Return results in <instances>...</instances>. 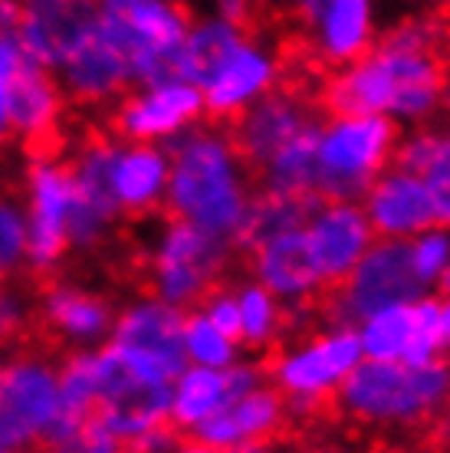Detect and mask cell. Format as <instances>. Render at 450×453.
<instances>
[{"mask_svg":"<svg viewBox=\"0 0 450 453\" xmlns=\"http://www.w3.org/2000/svg\"><path fill=\"white\" fill-rule=\"evenodd\" d=\"M447 391L450 355H440L421 368L369 358L332 388L336 431H405L421 437L444 404Z\"/></svg>","mask_w":450,"mask_h":453,"instance_id":"obj_1","label":"cell"},{"mask_svg":"<svg viewBox=\"0 0 450 453\" xmlns=\"http://www.w3.org/2000/svg\"><path fill=\"white\" fill-rule=\"evenodd\" d=\"M250 188L240 178L224 142L204 125L191 128L171 155L165 207L207 234L230 240L244 220Z\"/></svg>","mask_w":450,"mask_h":453,"instance_id":"obj_2","label":"cell"},{"mask_svg":"<svg viewBox=\"0 0 450 453\" xmlns=\"http://www.w3.org/2000/svg\"><path fill=\"white\" fill-rule=\"evenodd\" d=\"M398 122L384 115H359L329 122L319 138V197L326 204H352L365 197L401 142Z\"/></svg>","mask_w":450,"mask_h":453,"instance_id":"obj_3","label":"cell"},{"mask_svg":"<svg viewBox=\"0 0 450 453\" xmlns=\"http://www.w3.org/2000/svg\"><path fill=\"white\" fill-rule=\"evenodd\" d=\"M125 355L142 378L171 385L184 374L188 349H184V316L165 303H142L125 309L109 339Z\"/></svg>","mask_w":450,"mask_h":453,"instance_id":"obj_4","label":"cell"},{"mask_svg":"<svg viewBox=\"0 0 450 453\" xmlns=\"http://www.w3.org/2000/svg\"><path fill=\"white\" fill-rule=\"evenodd\" d=\"M63 73L66 76L59 82V89L79 119H96L138 89L128 59L102 34V27L63 63Z\"/></svg>","mask_w":450,"mask_h":453,"instance_id":"obj_5","label":"cell"},{"mask_svg":"<svg viewBox=\"0 0 450 453\" xmlns=\"http://www.w3.org/2000/svg\"><path fill=\"white\" fill-rule=\"evenodd\" d=\"M23 57L40 66H63L99 30V0H17Z\"/></svg>","mask_w":450,"mask_h":453,"instance_id":"obj_6","label":"cell"},{"mask_svg":"<svg viewBox=\"0 0 450 453\" xmlns=\"http://www.w3.org/2000/svg\"><path fill=\"white\" fill-rule=\"evenodd\" d=\"M204 112V99L194 86H161L148 96H125L112 109L96 115L92 122L112 138L115 145H148L158 135H171L188 122H198Z\"/></svg>","mask_w":450,"mask_h":453,"instance_id":"obj_7","label":"cell"},{"mask_svg":"<svg viewBox=\"0 0 450 453\" xmlns=\"http://www.w3.org/2000/svg\"><path fill=\"white\" fill-rule=\"evenodd\" d=\"M57 414V374L43 362L0 368V447L17 450L36 441Z\"/></svg>","mask_w":450,"mask_h":453,"instance_id":"obj_8","label":"cell"},{"mask_svg":"<svg viewBox=\"0 0 450 453\" xmlns=\"http://www.w3.org/2000/svg\"><path fill=\"white\" fill-rule=\"evenodd\" d=\"M375 240L365 211L355 204H326L306 226V247L322 286H338Z\"/></svg>","mask_w":450,"mask_h":453,"instance_id":"obj_9","label":"cell"},{"mask_svg":"<svg viewBox=\"0 0 450 453\" xmlns=\"http://www.w3.org/2000/svg\"><path fill=\"white\" fill-rule=\"evenodd\" d=\"M365 217L375 240H401L405 234L444 226L424 181L398 171H384L365 191Z\"/></svg>","mask_w":450,"mask_h":453,"instance_id":"obj_10","label":"cell"},{"mask_svg":"<svg viewBox=\"0 0 450 453\" xmlns=\"http://www.w3.org/2000/svg\"><path fill=\"white\" fill-rule=\"evenodd\" d=\"M247 276L257 280L263 289H270L280 303L286 299L290 306L303 303L306 296H313L322 286L306 247V230H293L263 243L247 260Z\"/></svg>","mask_w":450,"mask_h":453,"instance_id":"obj_11","label":"cell"},{"mask_svg":"<svg viewBox=\"0 0 450 453\" xmlns=\"http://www.w3.org/2000/svg\"><path fill=\"white\" fill-rule=\"evenodd\" d=\"M119 224L136 226L142 220H155L165 204V155L151 145H132V151L119 155L112 174Z\"/></svg>","mask_w":450,"mask_h":453,"instance_id":"obj_12","label":"cell"},{"mask_svg":"<svg viewBox=\"0 0 450 453\" xmlns=\"http://www.w3.org/2000/svg\"><path fill=\"white\" fill-rule=\"evenodd\" d=\"M273 66L270 59L260 53V46L240 43L227 57V63L214 73V80L204 86V112L198 122H221L234 112L247 109L260 92L270 86Z\"/></svg>","mask_w":450,"mask_h":453,"instance_id":"obj_13","label":"cell"},{"mask_svg":"<svg viewBox=\"0 0 450 453\" xmlns=\"http://www.w3.org/2000/svg\"><path fill=\"white\" fill-rule=\"evenodd\" d=\"M313 40L332 73L359 63L375 40L369 0H329Z\"/></svg>","mask_w":450,"mask_h":453,"instance_id":"obj_14","label":"cell"},{"mask_svg":"<svg viewBox=\"0 0 450 453\" xmlns=\"http://www.w3.org/2000/svg\"><path fill=\"white\" fill-rule=\"evenodd\" d=\"M230 404L227 374L221 368H191L178 378V391L171 395V424L178 431H191L204 418Z\"/></svg>","mask_w":450,"mask_h":453,"instance_id":"obj_15","label":"cell"},{"mask_svg":"<svg viewBox=\"0 0 450 453\" xmlns=\"http://www.w3.org/2000/svg\"><path fill=\"white\" fill-rule=\"evenodd\" d=\"M244 43L230 23L224 20H198L184 40V80L194 86H207L214 73L227 63V57Z\"/></svg>","mask_w":450,"mask_h":453,"instance_id":"obj_16","label":"cell"},{"mask_svg":"<svg viewBox=\"0 0 450 453\" xmlns=\"http://www.w3.org/2000/svg\"><path fill=\"white\" fill-rule=\"evenodd\" d=\"M415 335V306H388L365 319L361 329V349L375 362H401L407 342Z\"/></svg>","mask_w":450,"mask_h":453,"instance_id":"obj_17","label":"cell"},{"mask_svg":"<svg viewBox=\"0 0 450 453\" xmlns=\"http://www.w3.org/2000/svg\"><path fill=\"white\" fill-rule=\"evenodd\" d=\"M184 349L201 368H227L234 362V345L211 326L204 312L184 316Z\"/></svg>","mask_w":450,"mask_h":453,"instance_id":"obj_18","label":"cell"},{"mask_svg":"<svg viewBox=\"0 0 450 453\" xmlns=\"http://www.w3.org/2000/svg\"><path fill=\"white\" fill-rule=\"evenodd\" d=\"M23 250H27V224L7 201H0V286L20 270Z\"/></svg>","mask_w":450,"mask_h":453,"instance_id":"obj_19","label":"cell"},{"mask_svg":"<svg viewBox=\"0 0 450 453\" xmlns=\"http://www.w3.org/2000/svg\"><path fill=\"white\" fill-rule=\"evenodd\" d=\"M421 181H424L431 201H434V207H438L440 224L450 226V132L440 135L438 151H434L428 171L421 174Z\"/></svg>","mask_w":450,"mask_h":453,"instance_id":"obj_20","label":"cell"},{"mask_svg":"<svg viewBox=\"0 0 450 453\" xmlns=\"http://www.w3.org/2000/svg\"><path fill=\"white\" fill-rule=\"evenodd\" d=\"M411 253H415L417 276L431 286L450 263V226H438V230L424 234L417 243H411Z\"/></svg>","mask_w":450,"mask_h":453,"instance_id":"obj_21","label":"cell"},{"mask_svg":"<svg viewBox=\"0 0 450 453\" xmlns=\"http://www.w3.org/2000/svg\"><path fill=\"white\" fill-rule=\"evenodd\" d=\"M20 57L23 50H17V40H0V158L11 151V145H17L11 125H7V82H11Z\"/></svg>","mask_w":450,"mask_h":453,"instance_id":"obj_22","label":"cell"},{"mask_svg":"<svg viewBox=\"0 0 450 453\" xmlns=\"http://www.w3.org/2000/svg\"><path fill=\"white\" fill-rule=\"evenodd\" d=\"M280 453H359L352 450L349 443L326 437V434H306V437H293L280 447Z\"/></svg>","mask_w":450,"mask_h":453,"instance_id":"obj_23","label":"cell"},{"mask_svg":"<svg viewBox=\"0 0 450 453\" xmlns=\"http://www.w3.org/2000/svg\"><path fill=\"white\" fill-rule=\"evenodd\" d=\"M171 453H217V450H211V447H204V443H198V441H191V437H184V434H181V443Z\"/></svg>","mask_w":450,"mask_h":453,"instance_id":"obj_24","label":"cell"},{"mask_svg":"<svg viewBox=\"0 0 450 453\" xmlns=\"http://www.w3.org/2000/svg\"><path fill=\"white\" fill-rule=\"evenodd\" d=\"M440 345H450V299L440 303Z\"/></svg>","mask_w":450,"mask_h":453,"instance_id":"obj_25","label":"cell"},{"mask_svg":"<svg viewBox=\"0 0 450 453\" xmlns=\"http://www.w3.org/2000/svg\"><path fill=\"white\" fill-rule=\"evenodd\" d=\"M438 105H440V115H444V119L450 122V73H447V80H444V89H440Z\"/></svg>","mask_w":450,"mask_h":453,"instance_id":"obj_26","label":"cell"},{"mask_svg":"<svg viewBox=\"0 0 450 453\" xmlns=\"http://www.w3.org/2000/svg\"><path fill=\"white\" fill-rule=\"evenodd\" d=\"M438 289H440V296H444V299H450V263L444 266V273L438 276Z\"/></svg>","mask_w":450,"mask_h":453,"instance_id":"obj_27","label":"cell"},{"mask_svg":"<svg viewBox=\"0 0 450 453\" xmlns=\"http://www.w3.org/2000/svg\"><path fill=\"white\" fill-rule=\"evenodd\" d=\"M283 443H276V447H240V450H230V453H280Z\"/></svg>","mask_w":450,"mask_h":453,"instance_id":"obj_28","label":"cell"},{"mask_svg":"<svg viewBox=\"0 0 450 453\" xmlns=\"http://www.w3.org/2000/svg\"><path fill=\"white\" fill-rule=\"evenodd\" d=\"M434 4H447V7H450V0H434Z\"/></svg>","mask_w":450,"mask_h":453,"instance_id":"obj_29","label":"cell"},{"mask_svg":"<svg viewBox=\"0 0 450 453\" xmlns=\"http://www.w3.org/2000/svg\"><path fill=\"white\" fill-rule=\"evenodd\" d=\"M0 188H7V181H0Z\"/></svg>","mask_w":450,"mask_h":453,"instance_id":"obj_30","label":"cell"},{"mask_svg":"<svg viewBox=\"0 0 450 453\" xmlns=\"http://www.w3.org/2000/svg\"><path fill=\"white\" fill-rule=\"evenodd\" d=\"M0 453H11V450H4V447H0Z\"/></svg>","mask_w":450,"mask_h":453,"instance_id":"obj_31","label":"cell"},{"mask_svg":"<svg viewBox=\"0 0 450 453\" xmlns=\"http://www.w3.org/2000/svg\"><path fill=\"white\" fill-rule=\"evenodd\" d=\"M122 453H128V450H122Z\"/></svg>","mask_w":450,"mask_h":453,"instance_id":"obj_32","label":"cell"}]
</instances>
